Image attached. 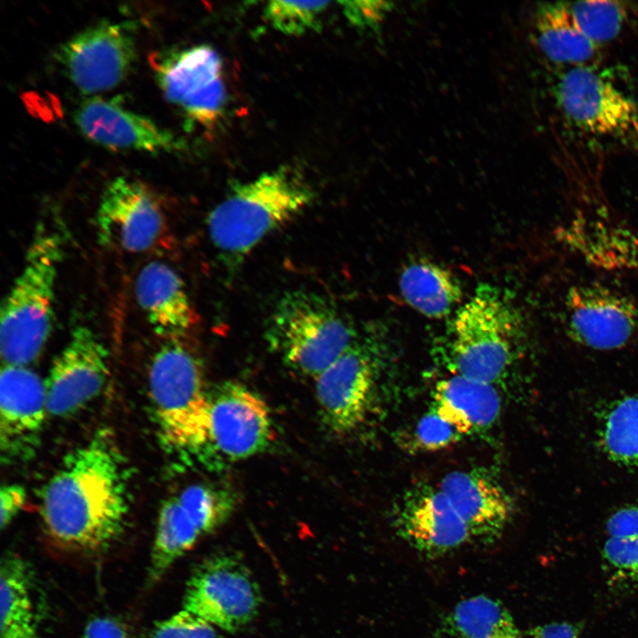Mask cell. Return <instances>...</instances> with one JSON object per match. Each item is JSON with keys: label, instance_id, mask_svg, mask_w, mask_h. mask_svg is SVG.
<instances>
[{"label": "cell", "instance_id": "cell-27", "mask_svg": "<svg viewBox=\"0 0 638 638\" xmlns=\"http://www.w3.org/2000/svg\"><path fill=\"white\" fill-rule=\"evenodd\" d=\"M453 638H521V632L504 604L478 595L459 602L442 621Z\"/></svg>", "mask_w": 638, "mask_h": 638}, {"label": "cell", "instance_id": "cell-13", "mask_svg": "<svg viewBox=\"0 0 638 638\" xmlns=\"http://www.w3.org/2000/svg\"><path fill=\"white\" fill-rule=\"evenodd\" d=\"M99 243L127 253L155 247L167 230L163 209L142 183L117 177L105 188L96 214Z\"/></svg>", "mask_w": 638, "mask_h": 638}, {"label": "cell", "instance_id": "cell-7", "mask_svg": "<svg viewBox=\"0 0 638 638\" xmlns=\"http://www.w3.org/2000/svg\"><path fill=\"white\" fill-rule=\"evenodd\" d=\"M261 593L241 556L214 554L202 561L188 580L183 609L228 632L241 629L257 615Z\"/></svg>", "mask_w": 638, "mask_h": 638}, {"label": "cell", "instance_id": "cell-16", "mask_svg": "<svg viewBox=\"0 0 638 638\" xmlns=\"http://www.w3.org/2000/svg\"><path fill=\"white\" fill-rule=\"evenodd\" d=\"M376 362L369 347L354 343L315 377V394L327 427L338 435L366 419L375 393Z\"/></svg>", "mask_w": 638, "mask_h": 638}, {"label": "cell", "instance_id": "cell-17", "mask_svg": "<svg viewBox=\"0 0 638 638\" xmlns=\"http://www.w3.org/2000/svg\"><path fill=\"white\" fill-rule=\"evenodd\" d=\"M48 413L45 381L27 366L3 363L0 374L2 460L29 458L38 446Z\"/></svg>", "mask_w": 638, "mask_h": 638}, {"label": "cell", "instance_id": "cell-25", "mask_svg": "<svg viewBox=\"0 0 638 638\" xmlns=\"http://www.w3.org/2000/svg\"><path fill=\"white\" fill-rule=\"evenodd\" d=\"M534 33L542 53L558 64L586 66L599 49L579 29L564 3H544L537 7Z\"/></svg>", "mask_w": 638, "mask_h": 638}, {"label": "cell", "instance_id": "cell-8", "mask_svg": "<svg viewBox=\"0 0 638 638\" xmlns=\"http://www.w3.org/2000/svg\"><path fill=\"white\" fill-rule=\"evenodd\" d=\"M233 492L222 486L192 484L162 504L151 552L150 577L160 579L203 536L231 516Z\"/></svg>", "mask_w": 638, "mask_h": 638}, {"label": "cell", "instance_id": "cell-6", "mask_svg": "<svg viewBox=\"0 0 638 638\" xmlns=\"http://www.w3.org/2000/svg\"><path fill=\"white\" fill-rule=\"evenodd\" d=\"M353 326L325 297L307 291L285 293L265 331L268 346L292 369L316 377L355 340Z\"/></svg>", "mask_w": 638, "mask_h": 638}, {"label": "cell", "instance_id": "cell-11", "mask_svg": "<svg viewBox=\"0 0 638 638\" xmlns=\"http://www.w3.org/2000/svg\"><path fill=\"white\" fill-rule=\"evenodd\" d=\"M556 98L564 114L585 132L605 137H638V106L587 66H571L559 78Z\"/></svg>", "mask_w": 638, "mask_h": 638}, {"label": "cell", "instance_id": "cell-19", "mask_svg": "<svg viewBox=\"0 0 638 638\" xmlns=\"http://www.w3.org/2000/svg\"><path fill=\"white\" fill-rule=\"evenodd\" d=\"M74 121L88 139L113 150L162 152L181 148L171 132L113 98L85 99L75 109Z\"/></svg>", "mask_w": 638, "mask_h": 638}, {"label": "cell", "instance_id": "cell-30", "mask_svg": "<svg viewBox=\"0 0 638 638\" xmlns=\"http://www.w3.org/2000/svg\"><path fill=\"white\" fill-rule=\"evenodd\" d=\"M567 6L579 29L599 47L620 34L628 16L625 3L619 1H580Z\"/></svg>", "mask_w": 638, "mask_h": 638}, {"label": "cell", "instance_id": "cell-23", "mask_svg": "<svg viewBox=\"0 0 638 638\" xmlns=\"http://www.w3.org/2000/svg\"><path fill=\"white\" fill-rule=\"evenodd\" d=\"M560 240L596 266L638 271V234L625 226L580 218L561 230Z\"/></svg>", "mask_w": 638, "mask_h": 638}, {"label": "cell", "instance_id": "cell-14", "mask_svg": "<svg viewBox=\"0 0 638 638\" xmlns=\"http://www.w3.org/2000/svg\"><path fill=\"white\" fill-rule=\"evenodd\" d=\"M268 406L241 383L229 381L210 393L208 447L228 460H242L267 449L274 440Z\"/></svg>", "mask_w": 638, "mask_h": 638}, {"label": "cell", "instance_id": "cell-37", "mask_svg": "<svg viewBox=\"0 0 638 638\" xmlns=\"http://www.w3.org/2000/svg\"><path fill=\"white\" fill-rule=\"evenodd\" d=\"M529 638H580V630L569 622H551L533 627Z\"/></svg>", "mask_w": 638, "mask_h": 638}, {"label": "cell", "instance_id": "cell-21", "mask_svg": "<svg viewBox=\"0 0 638 638\" xmlns=\"http://www.w3.org/2000/svg\"><path fill=\"white\" fill-rule=\"evenodd\" d=\"M136 299L153 331L165 341L183 340L197 322L183 279L165 262L153 261L139 272Z\"/></svg>", "mask_w": 638, "mask_h": 638}, {"label": "cell", "instance_id": "cell-15", "mask_svg": "<svg viewBox=\"0 0 638 638\" xmlns=\"http://www.w3.org/2000/svg\"><path fill=\"white\" fill-rule=\"evenodd\" d=\"M109 375L108 352L89 326H76L54 359L45 380L48 413H76L102 391Z\"/></svg>", "mask_w": 638, "mask_h": 638}, {"label": "cell", "instance_id": "cell-3", "mask_svg": "<svg viewBox=\"0 0 638 638\" xmlns=\"http://www.w3.org/2000/svg\"><path fill=\"white\" fill-rule=\"evenodd\" d=\"M59 234L37 225L23 268L1 307L3 363L28 366L42 353L54 320L55 287L64 255Z\"/></svg>", "mask_w": 638, "mask_h": 638}, {"label": "cell", "instance_id": "cell-36", "mask_svg": "<svg viewBox=\"0 0 638 638\" xmlns=\"http://www.w3.org/2000/svg\"><path fill=\"white\" fill-rule=\"evenodd\" d=\"M83 638H132L126 628L115 619L99 616L86 625Z\"/></svg>", "mask_w": 638, "mask_h": 638}, {"label": "cell", "instance_id": "cell-22", "mask_svg": "<svg viewBox=\"0 0 638 638\" xmlns=\"http://www.w3.org/2000/svg\"><path fill=\"white\" fill-rule=\"evenodd\" d=\"M501 406L496 385L459 375L438 381L432 391V408L462 435L489 430Z\"/></svg>", "mask_w": 638, "mask_h": 638}, {"label": "cell", "instance_id": "cell-12", "mask_svg": "<svg viewBox=\"0 0 638 638\" xmlns=\"http://www.w3.org/2000/svg\"><path fill=\"white\" fill-rule=\"evenodd\" d=\"M567 337L595 350L625 346L638 332V307L627 295L598 283L571 286L563 304Z\"/></svg>", "mask_w": 638, "mask_h": 638}, {"label": "cell", "instance_id": "cell-1", "mask_svg": "<svg viewBox=\"0 0 638 638\" xmlns=\"http://www.w3.org/2000/svg\"><path fill=\"white\" fill-rule=\"evenodd\" d=\"M128 507L125 463L111 439L99 433L66 456L43 488L40 510L57 546L94 552L119 536Z\"/></svg>", "mask_w": 638, "mask_h": 638}, {"label": "cell", "instance_id": "cell-32", "mask_svg": "<svg viewBox=\"0 0 638 638\" xmlns=\"http://www.w3.org/2000/svg\"><path fill=\"white\" fill-rule=\"evenodd\" d=\"M461 437L452 424L432 408L417 422L413 442L416 448L432 452L453 446Z\"/></svg>", "mask_w": 638, "mask_h": 638}, {"label": "cell", "instance_id": "cell-9", "mask_svg": "<svg viewBox=\"0 0 638 638\" xmlns=\"http://www.w3.org/2000/svg\"><path fill=\"white\" fill-rule=\"evenodd\" d=\"M151 64L164 97L191 122L208 126L219 119L226 94L214 50L198 45L155 52Z\"/></svg>", "mask_w": 638, "mask_h": 638}, {"label": "cell", "instance_id": "cell-2", "mask_svg": "<svg viewBox=\"0 0 638 638\" xmlns=\"http://www.w3.org/2000/svg\"><path fill=\"white\" fill-rule=\"evenodd\" d=\"M314 197L305 179L286 166L236 183L207 217L209 237L221 253L240 259L303 212Z\"/></svg>", "mask_w": 638, "mask_h": 638}, {"label": "cell", "instance_id": "cell-4", "mask_svg": "<svg viewBox=\"0 0 638 638\" xmlns=\"http://www.w3.org/2000/svg\"><path fill=\"white\" fill-rule=\"evenodd\" d=\"M525 326L510 299L494 286L479 285L455 315L447 356L452 375L496 385L517 357Z\"/></svg>", "mask_w": 638, "mask_h": 638}, {"label": "cell", "instance_id": "cell-31", "mask_svg": "<svg viewBox=\"0 0 638 638\" xmlns=\"http://www.w3.org/2000/svg\"><path fill=\"white\" fill-rule=\"evenodd\" d=\"M330 2L327 1H270L264 13L276 30L288 35H301L317 29L320 16Z\"/></svg>", "mask_w": 638, "mask_h": 638}, {"label": "cell", "instance_id": "cell-24", "mask_svg": "<svg viewBox=\"0 0 638 638\" xmlns=\"http://www.w3.org/2000/svg\"><path fill=\"white\" fill-rule=\"evenodd\" d=\"M403 300L423 315L440 319L460 304L463 292L460 280L447 268L418 260L404 268L399 278Z\"/></svg>", "mask_w": 638, "mask_h": 638}, {"label": "cell", "instance_id": "cell-26", "mask_svg": "<svg viewBox=\"0 0 638 638\" xmlns=\"http://www.w3.org/2000/svg\"><path fill=\"white\" fill-rule=\"evenodd\" d=\"M0 584V638H41L32 576L20 556L8 554L3 557Z\"/></svg>", "mask_w": 638, "mask_h": 638}, {"label": "cell", "instance_id": "cell-18", "mask_svg": "<svg viewBox=\"0 0 638 638\" xmlns=\"http://www.w3.org/2000/svg\"><path fill=\"white\" fill-rule=\"evenodd\" d=\"M398 534L421 553L433 557L472 541L471 533L439 486L409 490L397 506Z\"/></svg>", "mask_w": 638, "mask_h": 638}, {"label": "cell", "instance_id": "cell-28", "mask_svg": "<svg viewBox=\"0 0 638 638\" xmlns=\"http://www.w3.org/2000/svg\"><path fill=\"white\" fill-rule=\"evenodd\" d=\"M599 440L611 460L638 468V394L624 396L606 408Z\"/></svg>", "mask_w": 638, "mask_h": 638}, {"label": "cell", "instance_id": "cell-33", "mask_svg": "<svg viewBox=\"0 0 638 638\" xmlns=\"http://www.w3.org/2000/svg\"><path fill=\"white\" fill-rule=\"evenodd\" d=\"M148 638H218L215 626L184 609L158 621Z\"/></svg>", "mask_w": 638, "mask_h": 638}, {"label": "cell", "instance_id": "cell-10", "mask_svg": "<svg viewBox=\"0 0 638 638\" xmlns=\"http://www.w3.org/2000/svg\"><path fill=\"white\" fill-rule=\"evenodd\" d=\"M56 58L66 76L82 92L93 94L120 84L136 58L133 27L104 20L66 41Z\"/></svg>", "mask_w": 638, "mask_h": 638}, {"label": "cell", "instance_id": "cell-5", "mask_svg": "<svg viewBox=\"0 0 638 638\" xmlns=\"http://www.w3.org/2000/svg\"><path fill=\"white\" fill-rule=\"evenodd\" d=\"M148 385L163 442L185 453L207 448L210 393L200 362L183 340L165 341L156 351Z\"/></svg>", "mask_w": 638, "mask_h": 638}, {"label": "cell", "instance_id": "cell-29", "mask_svg": "<svg viewBox=\"0 0 638 638\" xmlns=\"http://www.w3.org/2000/svg\"><path fill=\"white\" fill-rule=\"evenodd\" d=\"M606 533L603 558L619 577L638 580V505L612 514Z\"/></svg>", "mask_w": 638, "mask_h": 638}, {"label": "cell", "instance_id": "cell-34", "mask_svg": "<svg viewBox=\"0 0 638 638\" xmlns=\"http://www.w3.org/2000/svg\"><path fill=\"white\" fill-rule=\"evenodd\" d=\"M347 20L356 28L375 30L393 9L387 1H344L339 3Z\"/></svg>", "mask_w": 638, "mask_h": 638}, {"label": "cell", "instance_id": "cell-20", "mask_svg": "<svg viewBox=\"0 0 638 638\" xmlns=\"http://www.w3.org/2000/svg\"><path fill=\"white\" fill-rule=\"evenodd\" d=\"M438 486L466 524L472 540L490 543L501 537L510 521L511 503L503 486L488 471H455Z\"/></svg>", "mask_w": 638, "mask_h": 638}, {"label": "cell", "instance_id": "cell-35", "mask_svg": "<svg viewBox=\"0 0 638 638\" xmlns=\"http://www.w3.org/2000/svg\"><path fill=\"white\" fill-rule=\"evenodd\" d=\"M27 500L26 490L18 484H8L0 490V525L7 527L22 510Z\"/></svg>", "mask_w": 638, "mask_h": 638}]
</instances>
